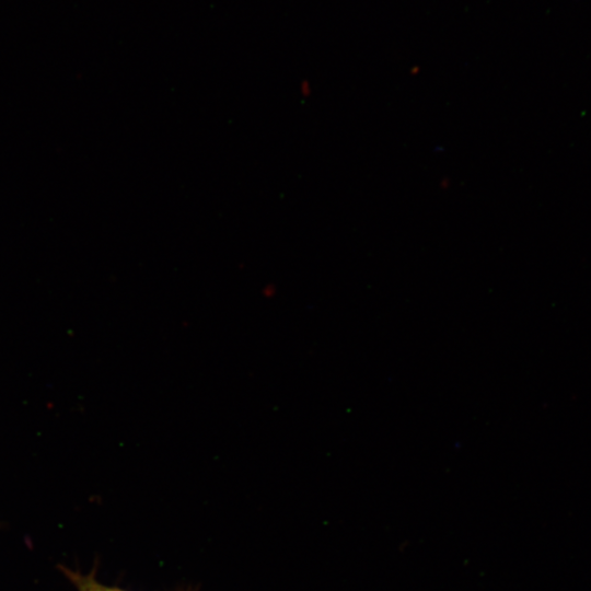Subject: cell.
I'll use <instances>...</instances> for the list:
<instances>
[{
    "label": "cell",
    "instance_id": "1",
    "mask_svg": "<svg viewBox=\"0 0 591 591\" xmlns=\"http://www.w3.org/2000/svg\"><path fill=\"white\" fill-rule=\"evenodd\" d=\"M65 576L74 584L77 591H128L116 586H107L101 583L95 577V570L88 575L80 571L60 567Z\"/></svg>",
    "mask_w": 591,
    "mask_h": 591
}]
</instances>
